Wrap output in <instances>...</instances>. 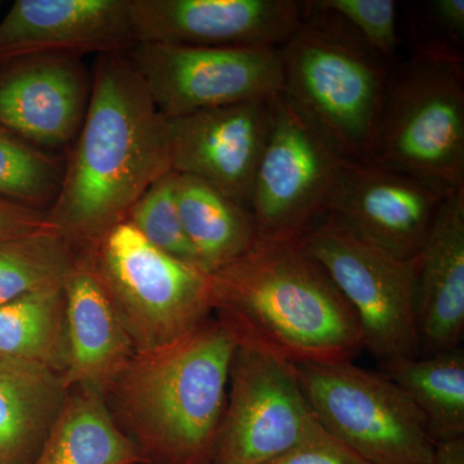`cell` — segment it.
Returning <instances> with one entry per match:
<instances>
[{"label":"cell","mask_w":464,"mask_h":464,"mask_svg":"<svg viewBox=\"0 0 464 464\" xmlns=\"http://www.w3.org/2000/svg\"><path fill=\"white\" fill-rule=\"evenodd\" d=\"M166 118L125 52L97 56L90 103L48 219L83 250L170 172Z\"/></svg>","instance_id":"1"},{"label":"cell","mask_w":464,"mask_h":464,"mask_svg":"<svg viewBox=\"0 0 464 464\" xmlns=\"http://www.w3.org/2000/svg\"><path fill=\"white\" fill-rule=\"evenodd\" d=\"M209 279L213 311L240 343L289 364L353 362L365 350L353 307L301 239H258Z\"/></svg>","instance_id":"2"},{"label":"cell","mask_w":464,"mask_h":464,"mask_svg":"<svg viewBox=\"0 0 464 464\" xmlns=\"http://www.w3.org/2000/svg\"><path fill=\"white\" fill-rule=\"evenodd\" d=\"M239 340L222 320L150 353L115 378L119 406L143 456L158 464H212Z\"/></svg>","instance_id":"3"},{"label":"cell","mask_w":464,"mask_h":464,"mask_svg":"<svg viewBox=\"0 0 464 464\" xmlns=\"http://www.w3.org/2000/svg\"><path fill=\"white\" fill-rule=\"evenodd\" d=\"M282 94L347 160L368 161L391 69L344 21L306 2L297 32L279 47Z\"/></svg>","instance_id":"4"},{"label":"cell","mask_w":464,"mask_h":464,"mask_svg":"<svg viewBox=\"0 0 464 464\" xmlns=\"http://www.w3.org/2000/svg\"><path fill=\"white\" fill-rule=\"evenodd\" d=\"M445 191L464 188L463 54L420 43L391 70L371 158Z\"/></svg>","instance_id":"5"},{"label":"cell","mask_w":464,"mask_h":464,"mask_svg":"<svg viewBox=\"0 0 464 464\" xmlns=\"http://www.w3.org/2000/svg\"><path fill=\"white\" fill-rule=\"evenodd\" d=\"M82 253L108 290L136 353L181 340L213 311L209 274L155 248L127 221Z\"/></svg>","instance_id":"6"},{"label":"cell","mask_w":464,"mask_h":464,"mask_svg":"<svg viewBox=\"0 0 464 464\" xmlns=\"http://www.w3.org/2000/svg\"><path fill=\"white\" fill-rule=\"evenodd\" d=\"M292 368L317 422L369 462L431 464L423 414L389 375L353 362Z\"/></svg>","instance_id":"7"},{"label":"cell","mask_w":464,"mask_h":464,"mask_svg":"<svg viewBox=\"0 0 464 464\" xmlns=\"http://www.w3.org/2000/svg\"><path fill=\"white\" fill-rule=\"evenodd\" d=\"M301 241L353 307L365 350L383 368L420 356L414 261L360 239L329 215Z\"/></svg>","instance_id":"8"},{"label":"cell","mask_w":464,"mask_h":464,"mask_svg":"<svg viewBox=\"0 0 464 464\" xmlns=\"http://www.w3.org/2000/svg\"><path fill=\"white\" fill-rule=\"evenodd\" d=\"M271 128L249 212L261 240L301 239L326 216L342 158L282 92L271 100Z\"/></svg>","instance_id":"9"},{"label":"cell","mask_w":464,"mask_h":464,"mask_svg":"<svg viewBox=\"0 0 464 464\" xmlns=\"http://www.w3.org/2000/svg\"><path fill=\"white\" fill-rule=\"evenodd\" d=\"M164 118L271 100L282 91L279 48L139 43L127 52Z\"/></svg>","instance_id":"10"},{"label":"cell","mask_w":464,"mask_h":464,"mask_svg":"<svg viewBox=\"0 0 464 464\" xmlns=\"http://www.w3.org/2000/svg\"><path fill=\"white\" fill-rule=\"evenodd\" d=\"M212 464H268L316 423L292 364L250 344H237Z\"/></svg>","instance_id":"11"},{"label":"cell","mask_w":464,"mask_h":464,"mask_svg":"<svg viewBox=\"0 0 464 464\" xmlns=\"http://www.w3.org/2000/svg\"><path fill=\"white\" fill-rule=\"evenodd\" d=\"M137 44L279 48L297 32V0H130Z\"/></svg>","instance_id":"12"},{"label":"cell","mask_w":464,"mask_h":464,"mask_svg":"<svg viewBox=\"0 0 464 464\" xmlns=\"http://www.w3.org/2000/svg\"><path fill=\"white\" fill-rule=\"evenodd\" d=\"M449 192L377 164L344 160L326 215L372 246L413 261Z\"/></svg>","instance_id":"13"},{"label":"cell","mask_w":464,"mask_h":464,"mask_svg":"<svg viewBox=\"0 0 464 464\" xmlns=\"http://www.w3.org/2000/svg\"><path fill=\"white\" fill-rule=\"evenodd\" d=\"M271 100L166 118L173 172L195 177L249 210L253 181L270 133Z\"/></svg>","instance_id":"14"},{"label":"cell","mask_w":464,"mask_h":464,"mask_svg":"<svg viewBox=\"0 0 464 464\" xmlns=\"http://www.w3.org/2000/svg\"><path fill=\"white\" fill-rule=\"evenodd\" d=\"M91 91L92 75L81 57L0 58V124L57 154L75 141Z\"/></svg>","instance_id":"15"},{"label":"cell","mask_w":464,"mask_h":464,"mask_svg":"<svg viewBox=\"0 0 464 464\" xmlns=\"http://www.w3.org/2000/svg\"><path fill=\"white\" fill-rule=\"evenodd\" d=\"M136 44L130 0H17L0 23V58L100 56Z\"/></svg>","instance_id":"16"},{"label":"cell","mask_w":464,"mask_h":464,"mask_svg":"<svg viewBox=\"0 0 464 464\" xmlns=\"http://www.w3.org/2000/svg\"><path fill=\"white\" fill-rule=\"evenodd\" d=\"M413 261L420 356L454 350L464 332V188L442 200Z\"/></svg>","instance_id":"17"},{"label":"cell","mask_w":464,"mask_h":464,"mask_svg":"<svg viewBox=\"0 0 464 464\" xmlns=\"http://www.w3.org/2000/svg\"><path fill=\"white\" fill-rule=\"evenodd\" d=\"M66 386L100 389L132 359L133 346L108 290L83 253L65 286Z\"/></svg>","instance_id":"18"},{"label":"cell","mask_w":464,"mask_h":464,"mask_svg":"<svg viewBox=\"0 0 464 464\" xmlns=\"http://www.w3.org/2000/svg\"><path fill=\"white\" fill-rule=\"evenodd\" d=\"M56 369L0 357V464H29L66 401Z\"/></svg>","instance_id":"19"},{"label":"cell","mask_w":464,"mask_h":464,"mask_svg":"<svg viewBox=\"0 0 464 464\" xmlns=\"http://www.w3.org/2000/svg\"><path fill=\"white\" fill-rule=\"evenodd\" d=\"M177 206L186 237L208 274L246 255L258 241L249 210L195 177L177 176Z\"/></svg>","instance_id":"20"},{"label":"cell","mask_w":464,"mask_h":464,"mask_svg":"<svg viewBox=\"0 0 464 464\" xmlns=\"http://www.w3.org/2000/svg\"><path fill=\"white\" fill-rule=\"evenodd\" d=\"M141 449L116 427L94 392L65 401L29 464H139Z\"/></svg>","instance_id":"21"},{"label":"cell","mask_w":464,"mask_h":464,"mask_svg":"<svg viewBox=\"0 0 464 464\" xmlns=\"http://www.w3.org/2000/svg\"><path fill=\"white\" fill-rule=\"evenodd\" d=\"M426 420L432 441L464 436V351L458 347L384 366Z\"/></svg>","instance_id":"22"},{"label":"cell","mask_w":464,"mask_h":464,"mask_svg":"<svg viewBox=\"0 0 464 464\" xmlns=\"http://www.w3.org/2000/svg\"><path fill=\"white\" fill-rule=\"evenodd\" d=\"M63 286L38 290L0 304V357L32 360L57 372L65 366Z\"/></svg>","instance_id":"23"},{"label":"cell","mask_w":464,"mask_h":464,"mask_svg":"<svg viewBox=\"0 0 464 464\" xmlns=\"http://www.w3.org/2000/svg\"><path fill=\"white\" fill-rule=\"evenodd\" d=\"M78 256L57 230L0 237V304L65 285Z\"/></svg>","instance_id":"24"},{"label":"cell","mask_w":464,"mask_h":464,"mask_svg":"<svg viewBox=\"0 0 464 464\" xmlns=\"http://www.w3.org/2000/svg\"><path fill=\"white\" fill-rule=\"evenodd\" d=\"M65 164L61 155L0 124V199L48 212L63 185Z\"/></svg>","instance_id":"25"},{"label":"cell","mask_w":464,"mask_h":464,"mask_svg":"<svg viewBox=\"0 0 464 464\" xmlns=\"http://www.w3.org/2000/svg\"><path fill=\"white\" fill-rule=\"evenodd\" d=\"M177 176L179 174L170 170L152 183L130 208L124 221L133 226L155 248L170 257L201 268L179 217Z\"/></svg>","instance_id":"26"},{"label":"cell","mask_w":464,"mask_h":464,"mask_svg":"<svg viewBox=\"0 0 464 464\" xmlns=\"http://www.w3.org/2000/svg\"><path fill=\"white\" fill-rule=\"evenodd\" d=\"M317 8L340 17L386 63L395 57L398 5L393 0H319Z\"/></svg>","instance_id":"27"},{"label":"cell","mask_w":464,"mask_h":464,"mask_svg":"<svg viewBox=\"0 0 464 464\" xmlns=\"http://www.w3.org/2000/svg\"><path fill=\"white\" fill-rule=\"evenodd\" d=\"M268 464H373L360 456L353 448L319 422L311 427L310 431L295 448Z\"/></svg>","instance_id":"28"},{"label":"cell","mask_w":464,"mask_h":464,"mask_svg":"<svg viewBox=\"0 0 464 464\" xmlns=\"http://www.w3.org/2000/svg\"><path fill=\"white\" fill-rule=\"evenodd\" d=\"M47 230L57 227L51 224L45 210L0 199V237Z\"/></svg>","instance_id":"29"},{"label":"cell","mask_w":464,"mask_h":464,"mask_svg":"<svg viewBox=\"0 0 464 464\" xmlns=\"http://www.w3.org/2000/svg\"><path fill=\"white\" fill-rule=\"evenodd\" d=\"M436 25L457 50L462 48L464 38V0H435L430 3Z\"/></svg>","instance_id":"30"},{"label":"cell","mask_w":464,"mask_h":464,"mask_svg":"<svg viewBox=\"0 0 464 464\" xmlns=\"http://www.w3.org/2000/svg\"><path fill=\"white\" fill-rule=\"evenodd\" d=\"M431 464H464V436L433 442Z\"/></svg>","instance_id":"31"}]
</instances>
